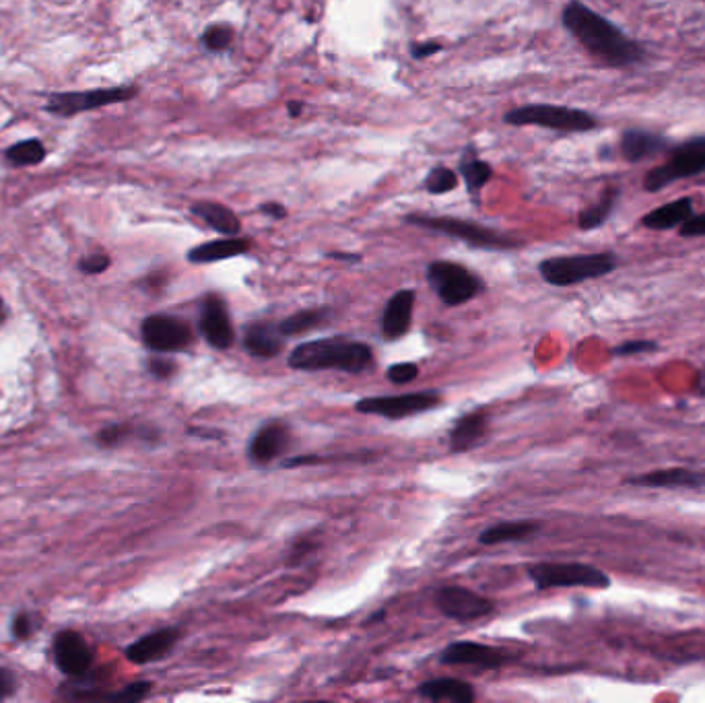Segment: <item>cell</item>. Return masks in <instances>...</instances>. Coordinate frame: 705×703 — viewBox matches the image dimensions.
Masks as SVG:
<instances>
[{"label":"cell","instance_id":"8d00e7d4","mask_svg":"<svg viewBox=\"0 0 705 703\" xmlns=\"http://www.w3.org/2000/svg\"><path fill=\"white\" fill-rule=\"evenodd\" d=\"M151 691V683L147 681H139V683H132L128 687H124L122 691H116V693H110L106 695L104 699H110V701H124V703H134V701H141L149 695Z\"/></svg>","mask_w":705,"mask_h":703},{"label":"cell","instance_id":"4fadbf2b","mask_svg":"<svg viewBox=\"0 0 705 703\" xmlns=\"http://www.w3.org/2000/svg\"><path fill=\"white\" fill-rule=\"evenodd\" d=\"M516 654L495 646L479 642H452L444 648L440 662L446 666H477V668H501L512 664Z\"/></svg>","mask_w":705,"mask_h":703},{"label":"cell","instance_id":"74e56055","mask_svg":"<svg viewBox=\"0 0 705 703\" xmlns=\"http://www.w3.org/2000/svg\"><path fill=\"white\" fill-rule=\"evenodd\" d=\"M658 349V343L654 341H625L619 347H615L611 353L613 357H633V355H646Z\"/></svg>","mask_w":705,"mask_h":703},{"label":"cell","instance_id":"5b68a950","mask_svg":"<svg viewBox=\"0 0 705 703\" xmlns=\"http://www.w3.org/2000/svg\"><path fill=\"white\" fill-rule=\"evenodd\" d=\"M405 221L415 227L444 233V236L456 238L468 246L481 248V250H516L522 246L518 240L503 236V233L491 227L479 225L475 221H464L454 217H429V215H407Z\"/></svg>","mask_w":705,"mask_h":703},{"label":"cell","instance_id":"e0dca14e","mask_svg":"<svg viewBox=\"0 0 705 703\" xmlns=\"http://www.w3.org/2000/svg\"><path fill=\"white\" fill-rule=\"evenodd\" d=\"M625 485L644 487V489H705V471L697 468H662V471H650L644 475L627 477Z\"/></svg>","mask_w":705,"mask_h":703},{"label":"cell","instance_id":"30bf717a","mask_svg":"<svg viewBox=\"0 0 705 703\" xmlns=\"http://www.w3.org/2000/svg\"><path fill=\"white\" fill-rule=\"evenodd\" d=\"M141 337L153 353H180L194 345V332L190 324L178 316L153 314L143 320Z\"/></svg>","mask_w":705,"mask_h":703},{"label":"cell","instance_id":"5bb4252c","mask_svg":"<svg viewBox=\"0 0 705 703\" xmlns=\"http://www.w3.org/2000/svg\"><path fill=\"white\" fill-rule=\"evenodd\" d=\"M200 332L205 341L215 349H229L235 343V328L229 316L225 299L217 293H209L200 306Z\"/></svg>","mask_w":705,"mask_h":703},{"label":"cell","instance_id":"83f0119b","mask_svg":"<svg viewBox=\"0 0 705 703\" xmlns=\"http://www.w3.org/2000/svg\"><path fill=\"white\" fill-rule=\"evenodd\" d=\"M691 217H693V200L691 198H679V200H675V203H668V205H662L660 209L650 211L642 219V225L648 227V229L666 231V229L681 227Z\"/></svg>","mask_w":705,"mask_h":703},{"label":"cell","instance_id":"f6af8a7d","mask_svg":"<svg viewBox=\"0 0 705 703\" xmlns=\"http://www.w3.org/2000/svg\"><path fill=\"white\" fill-rule=\"evenodd\" d=\"M258 211L264 213L266 217H273V219H285L287 217V209L283 205H279V203H264V205H260Z\"/></svg>","mask_w":705,"mask_h":703},{"label":"cell","instance_id":"9a60e30c","mask_svg":"<svg viewBox=\"0 0 705 703\" xmlns=\"http://www.w3.org/2000/svg\"><path fill=\"white\" fill-rule=\"evenodd\" d=\"M54 662L60 668V673L81 681L91 671L93 654L81 633L66 629L60 631L54 640Z\"/></svg>","mask_w":705,"mask_h":703},{"label":"cell","instance_id":"4dcf8cb0","mask_svg":"<svg viewBox=\"0 0 705 703\" xmlns=\"http://www.w3.org/2000/svg\"><path fill=\"white\" fill-rule=\"evenodd\" d=\"M619 190L617 188H607L602 192V196L598 198V203L590 205L588 209H584L578 217V227L582 231H592L596 227H600L604 221H607L615 209Z\"/></svg>","mask_w":705,"mask_h":703},{"label":"cell","instance_id":"f907efd6","mask_svg":"<svg viewBox=\"0 0 705 703\" xmlns=\"http://www.w3.org/2000/svg\"><path fill=\"white\" fill-rule=\"evenodd\" d=\"M5 318H7V308H5V301L0 299V326H3Z\"/></svg>","mask_w":705,"mask_h":703},{"label":"cell","instance_id":"7c38bea8","mask_svg":"<svg viewBox=\"0 0 705 703\" xmlns=\"http://www.w3.org/2000/svg\"><path fill=\"white\" fill-rule=\"evenodd\" d=\"M433 602L444 617H448L452 621H460V623L489 617L495 611L493 600H489L487 596H483L475 590L462 588V586L440 588L438 592H435Z\"/></svg>","mask_w":705,"mask_h":703},{"label":"cell","instance_id":"f546056e","mask_svg":"<svg viewBox=\"0 0 705 703\" xmlns=\"http://www.w3.org/2000/svg\"><path fill=\"white\" fill-rule=\"evenodd\" d=\"M328 320H330V312L324 310V308L299 310L293 316L281 320L279 322V330H281L283 337H299V334L326 326Z\"/></svg>","mask_w":705,"mask_h":703},{"label":"cell","instance_id":"8fae6325","mask_svg":"<svg viewBox=\"0 0 705 703\" xmlns=\"http://www.w3.org/2000/svg\"><path fill=\"white\" fill-rule=\"evenodd\" d=\"M137 87H112V89H93V91H79V93H56L50 95L46 110L56 116H75L81 112L106 108L112 104L130 102L132 97H137Z\"/></svg>","mask_w":705,"mask_h":703},{"label":"cell","instance_id":"ac0fdd59","mask_svg":"<svg viewBox=\"0 0 705 703\" xmlns=\"http://www.w3.org/2000/svg\"><path fill=\"white\" fill-rule=\"evenodd\" d=\"M180 638H182L180 627H163L143 635V638L130 644L124 654L132 664H151L170 654L174 646L180 642Z\"/></svg>","mask_w":705,"mask_h":703},{"label":"cell","instance_id":"d6a6232c","mask_svg":"<svg viewBox=\"0 0 705 703\" xmlns=\"http://www.w3.org/2000/svg\"><path fill=\"white\" fill-rule=\"evenodd\" d=\"M456 186H458L456 172H452L450 167H444V165L433 167L425 178V190L429 194H446V192H452Z\"/></svg>","mask_w":705,"mask_h":703},{"label":"cell","instance_id":"681fc988","mask_svg":"<svg viewBox=\"0 0 705 703\" xmlns=\"http://www.w3.org/2000/svg\"><path fill=\"white\" fill-rule=\"evenodd\" d=\"M287 112L291 118H299L304 112V102H287Z\"/></svg>","mask_w":705,"mask_h":703},{"label":"cell","instance_id":"b9f144b4","mask_svg":"<svg viewBox=\"0 0 705 703\" xmlns=\"http://www.w3.org/2000/svg\"><path fill=\"white\" fill-rule=\"evenodd\" d=\"M681 236L683 238H703L705 236V213L693 215L681 225Z\"/></svg>","mask_w":705,"mask_h":703},{"label":"cell","instance_id":"d6986e66","mask_svg":"<svg viewBox=\"0 0 705 703\" xmlns=\"http://www.w3.org/2000/svg\"><path fill=\"white\" fill-rule=\"evenodd\" d=\"M413 308H415L413 289H400L388 299L382 314V334L386 341H398L400 337H405L411 328Z\"/></svg>","mask_w":705,"mask_h":703},{"label":"cell","instance_id":"60d3db41","mask_svg":"<svg viewBox=\"0 0 705 703\" xmlns=\"http://www.w3.org/2000/svg\"><path fill=\"white\" fill-rule=\"evenodd\" d=\"M33 629H36V621H33V617L29 613H19L13 619V638L27 640L29 635L33 633Z\"/></svg>","mask_w":705,"mask_h":703},{"label":"cell","instance_id":"2e32d148","mask_svg":"<svg viewBox=\"0 0 705 703\" xmlns=\"http://www.w3.org/2000/svg\"><path fill=\"white\" fill-rule=\"evenodd\" d=\"M291 446V431L283 421L262 423L248 444V456L254 464H271L281 458Z\"/></svg>","mask_w":705,"mask_h":703},{"label":"cell","instance_id":"3957f363","mask_svg":"<svg viewBox=\"0 0 705 703\" xmlns=\"http://www.w3.org/2000/svg\"><path fill=\"white\" fill-rule=\"evenodd\" d=\"M526 576L536 590L551 588H594L604 590L613 584L600 567L580 561H539L526 567Z\"/></svg>","mask_w":705,"mask_h":703},{"label":"cell","instance_id":"52a82bcc","mask_svg":"<svg viewBox=\"0 0 705 703\" xmlns=\"http://www.w3.org/2000/svg\"><path fill=\"white\" fill-rule=\"evenodd\" d=\"M503 122L512 126H543L559 132H588L596 128L592 114L549 104H532L510 110L503 116Z\"/></svg>","mask_w":705,"mask_h":703},{"label":"cell","instance_id":"8992f818","mask_svg":"<svg viewBox=\"0 0 705 703\" xmlns=\"http://www.w3.org/2000/svg\"><path fill=\"white\" fill-rule=\"evenodd\" d=\"M427 283L446 306L456 308L475 299L483 291V281L462 264L435 260L427 266Z\"/></svg>","mask_w":705,"mask_h":703},{"label":"cell","instance_id":"d590c367","mask_svg":"<svg viewBox=\"0 0 705 703\" xmlns=\"http://www.w3.org/2000/svg\"><path fill=\"white\" fill-rule=\"evenodd\" d=\"M388 380L392 384H411L417 380L419 376V367L417 363H411V361H405V363H394L388 367V372H386Z\"/></svg>","mask_w":705,"mask_h":703},{"label":"cell","instance_id":"277c9868","mask_svg":"<svg viewBox=\"0 0 705 703\" xmlns=\"http://www.w3.org/2000/svg\"><path fill=\"white\" fill-rule=\"evenodd\" d=\"M619 266V258L613 252L598 254H576V256H555L539 264V273L545 283L553 287H572L584 281L600 279L611 275Z\"/></svg>","mask_w":705,"mask_h":703},{"label":"cell","instance_id":"d4e9b609","mask_svg":"<svg viewBox=\"0 0 705 703\" xmlns=\"http://www.w3.org/2000/svg\"><path fill=\"white\" fill-rule=\"evenodd\" d=\"M668 149V141L656 132L627 130L621 137V153L627 161H642Z\"/></svg>","mask_w":705,"mask_h":703},{"label":"cell","instance_id":"9c48e42d","mask_svg":"<svg viewBox=\"0 0 705 703\" xmlns=\"http://www.w3.org/2000/svg\"><path fill=\"white\" fill-rule=\"evenodd\" d=\"M442 405V396L435 390L415 392V394H398V396H369L361 398L355 405L357 413L378 415L392 421L421 415L438 409Z\"/></svg>","mask_w":705,"mask_h":703},{"label":"cell","instance_id":"816d5d0a","mask_svg":"<svg viewBox=\"0 0 705 703\" xmlns=\"http://www.w3.org/2000/svg\"><path fill=\"white\" fill-rule=\"evenodd\" d=\"M382 617H386V611H380L374 617H369V623H378V619H382Z\"/></svg>","mask_w":705,"mask_h":703},{"label":"cell","instance_id":"f1b7e54d","mask_svg":"<svg viewBox=\"0 0 705 703\" xmlns=\"http://www.w3.org/2000/svg\"><path fill=\"white\" fill-rule=\"evenodd\" d=\"M458 170H460V176L464 178V184L468 188L470 194H479L493 178V167L491 163L483 161L477 157V151L473 147H466L462 157H460V163H458Z\"/></svg>","mask_w":705,"mask_h":703},{"label":"cell","instance_id":"7402d4cb","mask_svg":"<svg viewBox=\"0 0 705 703\" xmlns=\"http://www.w3.org/2000/svg\"><path fill=\"white\" fill-rule=\"evenodd\" d=\"M250 252V240L240 236H223L219 240L200 244L192 248L186 258L192 264H213L221 260H229L235 256H244Z\"/></svg>","mask_w":705,"mask_h":703},{"label":"cell","instance_id":"603a6c76","mask_svg":"<svg viewBox=\"0 0 705 703\" xmlns=\"http://www.w3.org/2000/svg\"><path fill=\"white\" fill-rule=\"evenodd\" d=\"M419 695L429 701H452V703H473L477 699L475 687L460 679H431L419 685Z\"/></svg>","mask_w":705,"mask_h":703},{"label":"cell","instance_id":"ffe728a7","mask_svg":"<svg viewBox=\"0 0 705 703\" xmlns=\"http://www.w3.org/2000/svg\"><path fill=\"white\" fill-rule=\"evenodd\" d=\"M489 433V413L485 409H477L460 417L448 433L450 450L454 454H462L477 448L485 442Z\"/></svg>","mask_w":705,"mask_h":703},{"label":"cell","instance_id":"ab89813d","mask_svg":"<svg viewBox=\"0 0 705 703\" xmlns=\"http://www.w3.org/2000/svg\"><path fill=\"white\" fill-rule=\"evenodd\" d=\"M79 269L85 275H99L110 269V256L106 254H91L79 262Z\"/></svg>","mask_w":705,"mask_h":703},{"label":"cell","instance_id":"836d02e7","mask_svg":"<svg viewBox=\"0 0 705 703\" xmlns=\"http://www.w3.org/2000/svg\"><path fill=\"white\" fill-rule=\"evenodd\" d=\"M200 44L209 52H225L233 44V29L229 25H211L200 36Z\"/></svg>","mask_w":705,"mask_h":703},{"label":"cell","instance_id":"bcb514c9","mask_svg":"<svg viewBox=\"0 0 705 703\" xmlns=\"http://www.w3.org/2000/svg\"><path fill=\"white\" fill-rule=\"evenodd\" d=\"M328 258H332V260H341V262H361V256L359 254H351V252H330V254H326Z\"/></svg>","mask_w":705,"mask_h":703},{"label":"cell","instance_id":"7a4b0ae2","mask_svg":"<svg viewBox=\"0 0 705 703\" xmlns=\"http://www.w3.org/2000/svg\"><path fill=\"white\" fill-rule=\"evenodd\" d=\"M374 365V351L365 343L345 337H330L297 345L289 355V367L297 372L339 370L361 374Z\"/></svg>","mask_w":705,"mask_h":703},{"label":"cell","instance_id":"1f68e13d","mask_svg":"<svg viewBox=\"0 0 705 703\" xmlns=\"http://www.w3.org/2000/svg\"><path fill=\"white\" fill-rule=\"evenodd\" d=\"M7 159L15 165H36L46 159V149L36 139L21 141L7 151Z\"/></svg>","mask_w":705,"mask_h":703},{"label":"cell","instance_id":"6da1fadb","mask_svg":"<svg viewBox=\"0 0 705 703\" xmlns=\"http://www.w3.org/2000/svg\"><path fill=\"white\" fill-rule=\"evenodd\" d=\"M561 21L563 27L604 64L619 69V66H629L644 58V50L640 46L631 42L609 19L588 9L580 0L567 3Z\"/></svg>","mask_w":705,"mask_h":703},{"label":"cell","instance_id":"7dc6e473","mask_svg":"<svg viewBox=\"0 0 705 703\" xmlns=\"http://www.w3.org/2000/svg\"><path fill=\"white\" fill-rule=\"evenodd\" d=\"M190 435H198V438H203V440H209V438L221 440L225 433L223 431H209V429H190Z\"/></svg>","mask_w":705,"mask_h":703},{"label":"cell","instance_id":"e575fe53","mask_svg":"<svg viewBox=\"0 0 705 703\" xmlns=\"http://www.w3.org/2000/svg\"><path fill=\"white\" fill-rule=\"evenodd\" d=\"M316 549H318V539L312 537V534H306V537H299L291 545V549L287 553V561H289V565H301L308 557H312L316 553Z\"/></svg>","mask_w":705,"mask_h":703},{"label":"cell","instance_id":"ee69618b","mask_svg":"<svg viewBox=\"0 0 705 703\" xmlns=\"http://www.w3.org/2000/svg\"><path fill=\"white\" fill-rule=\"evenodd\" d=\"M438 52H442V44L440 42H415V44H411V54L417 60L429 58V56L438 54Z\"/></svg>","mask_w":705,"mask_h":703},{"label":"cell","instance_id":"484cf974","mask_svg":"<svg viewBox=\"0 0 705 703\" xmlns=\"http://www.w3.org/2000/svg\"><path fill=\"white\" fill-rule=\"evenodd\" d=\"M536 532H541V524L532 520L520 522H499L489 526L479 534L481 545H503V543H522L534 537Z\"/></svg>","mask_w":705,"mask_h":703},{"label":"cell","instance_id":"cb8c5ba5","mask_svg":"<svg viewBox=\"0 0 705 703\" xmlns=\"http://www.w3.org/2000/svg\"><path fill=\"white\" fill-rule=\"evenodd\" d=\"M190 213L196 219L207 223L217 233H223V236H240L242 221L225 205L211 203V200H200V203L190 207Z\"/></svg>","mask_w":705,"mask_h":703},{"label":"cell","instance_id":"ba28073f","mask_svg":"<svg viewBox=\"0 0 705 703\" xmlns=\"http://www.w3.org/2000/svg\"><path fill=\"white\" fill-rule=\"evenodd\" d=\"M705 172V137H695L670 153L668 161L648 172L644 186L648 192L664 190L677 180Z\"/></svg>","mask_w":705,"mask_h":703},{"label":"cell","instance_id":"c3c4849f","mask_svg":"<svg viewBox=\"0 0 705 703\" xmlns=\"http://www.w3.org/2000/svg\"><path fill=\"white\" fill-rule=\"evenodd\" d=\"M695 392L705 398V365L697 372V378H695Z\"/></svg>","mask_w":705,"mask_h":703},{"label":"cell","instance_id":"f35d334b","mask_svg":"<svg viewBox=\"0 0 705 703\" xmlns=\"http://www.w3.org/2000/svg\"><path fill=\"white\" fill-rule=\"evenodd\" d=\"M147 367H149V374L157 380H170L178 372V363L167 357H153Z\"/></svg>","mask_w":705,"mask_h":703},{"label":"cell","instance_id":"44dd1931","mask_svg":"<svg viewBox=\"0 0 705 703\" xmlns=\"http://www.w3.org/2000/svg\"><path fill=\"white\" fill-rule=\"evenodd\" d=\"M283 334L275 322H252L244 330V349L256 359H273L283 351Z\"/></svg>","mask_w":705,"mask_h":703},{"label":"cell","instance_id":"4316f807","mask_svg":"<svg viewBox=\"0 0 705 703\" xmlns=\"http://www.w3.org/2000/svg\"><path fill=\"white\" fill-rule=\"evenodd\" d=\"M159 429L155 427H149V425H141V427H134V425H128V423H114V425H108L104 427L102 431L97 433V444L99 446H104V448H118L126 442H132V440H139V442H145V444H155L159 440Z\"/></svg>","mask_w":705,"mask_h":703},{"label":"cell","instance_id":"7bdbcfd3","mask_svg":"<svg viewBox=\"0 0 705 703\" xmlns=\"http://www.w3.org/2000/svg\"><path fill=\"white\" fill-rule=\"evenodd\" d=\"M17 689V681L13 677V673L9 671V668L5 666H0V701L3 699H9Z\"/></svg>","mask_w":705,"mask_h":703}]
</instances>
